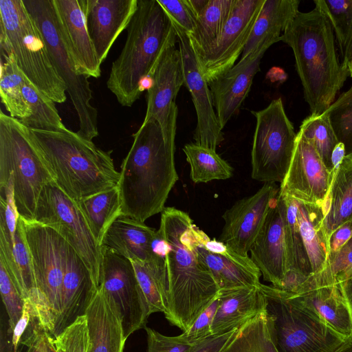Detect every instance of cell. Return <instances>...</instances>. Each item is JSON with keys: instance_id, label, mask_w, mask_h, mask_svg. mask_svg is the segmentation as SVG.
I'll return each mask as SVG.
<instances>
[{"instance_id": "obj_1", "label": "cell", "mask_w": 352, "mask_h": 352, "mask_svg": "<svg viewBox=\"0 0 352 352\" xmlns=\"http://www.w3.org/2000/svg\"><path fill=\"white\" fill-rule=\"evenodd\" d=\"M201 232L184 211L167 207L161 212L157 234L166 278L164 314L183 332L190 328L220 292L212 274L198 255Z\"/></svg>"}, {"instance_id": "obj_2", "label": "cell", "mask_w": 352, "mask_h": 352, "mask_svg": "<svg viewBox=\"0 0 352 352\" xmlns=\"http://www.w3.org/2000/svg\"><path fill=\"white\" fill-rule=\"evenodd\" d=\"M121 164L118 187L122 215L144 222L162 212L179 179L175 140L166 139L160 124L143 122Z\"/></svg>"}, {"instance_id": "obj_3", "label": "cell", "mask_w": 352, "mask_h": 352, "mask_svg": "<svg viewBox=\"0 0 352 352\" xmlns=\"http://www.w3.org/2000/svg\"><path fill=\"white\" fill-rule=\"evenodd\" d=\"M292 50L296 69L311 114H322L350 76L340 61L335 34L326 14L317 6L298 12L281 36Z\"/></svg>"}, {"instance_id": "obj_4", "label": "cell", "mask_w": 352, "mask_h": 352, "mask_svg": "<svg viewBox=\"0 0 352 352\" xmlns=\"http://www.w3.org/2000/svg\"><path fill=\"white\" fill-rule=\"evenodd\" d=\"M30 130L55 183L72 199L78 201L118 186L120 172L111 151L69 129Z\"/></svg>"}, {"instance_id": "obj_5", "label": "cell", "mask_w": 352, "mask_h": 352, "mask_svg": "<svg viewBox=\"0 0 352 352\" xmlns=\"http://www.w3.org/2000/svg\"><path fill=\"white\" fill-rule=\"evenodd\" d=\"M177 36L172 23L157 0H138L127 36L113 62L107 88L122 107H130L142 94L140 85L152 74L166 47Z\"/></svg>"}, {"instance_id": "obj_6", "label": "cell", "mask_w": 352, "mask_h": 352, "mask_svg": "<svg viewBox=\"0 0 352 352\" xmlns=\"http://www.w3.org/2000/svg\"><path fill=\"white\" fill-rule=\"evenodd\" d=\"M0 49L1 55H12L18 67L43 94L54 102L66 100L67 87L22 0H0Z\"/></svg>"}, {"instance_id": "obj_7", "label": "cell", "mask_w": 352, "mask_h": 352, "mask_svg": "<svg viewBox=\"0 0 352 352\" xmlns=\"http://www.w3.org/2000/svg\"><path fill=\"white\" fill-rule=\"evenodd\" d=\"M10 175L20 217L35 220L38 199L54 181L30 129L19 120L0 111V185Z\"/></svg>"}, {"instance_id": "obj_8", "label": "cell", "mask_w": 352, "mask_h": 352, "mask_svg": "<svg viewBox=\"0 0 352 352\" xmlns=\"http://www.w3.org/2000/svg\"><path fill=\"white\" fill-rule=\"evenodd\" d=\"M28 247L36 296L30 303L33 318L52 336L60 312L67 241L52 228L20 217ZM29 302V301H28Z\"/></svg>"}, {"instance_id": "obj_9", "label": "cell", "mask_w": 352, "mask_h": 352, "mask_svg": "<svg viewBox=\"0 0 352 352\" xmlns=\"http://www.w3.org/2000/svg\"><path fill=\"white\" fill-rule=\"evenodd\" d=\"M284 196L287 273L282 289L293 292L307 278L323 270L329 247L324 228V206Z\"/></svg>"}, {"instance_id": "obj_10", "label": "cell", "mask_w": 352, "mask_h": 352, "mask_svg": "<svg viewBox=\"0 0 352 352\" xmlns=\"http://www.w3.org/2000/svg\"><path fill=\"white\" fill-rule=\"evenodd\" d=\"M45 41L52 62L67 87L78 118L82 137L98 135V111L91 105L92 90L88 77L80 75L65 38L54 0H22Z\"/></svg>"}, {"instance_id": "obj_11", "label": "cell", "mask_w": 352, "mask_h": 352, "mask_svg": "<svg viewBox=\"0 0 352 352\" xmlns=\"http://www.w3.org/2000/svg\"><path fill=\"white\" fill-rule=\"evenodd\" d=\"M279 352H333L346 340L296 302L288 291L260 283Z\"/></svg>"}, {"instance_id": "obj_12", "label": "cell", "mask_w": 352, "mask_h": 352, "mask_svg": "<svg viewBox=\"0 0 352 352\" xmlns=\"http://www.w3.org/2000/svg\"><path fill=\"white\" fill-rule=\"evenodd\" d=\"M251 113L256 118L252 177L264 183L281 184L291 163L297 133L280 98L273 100L265 109Z\"/></svg>"}, {"instance_id": "obj_13", "label": "cell", "mask_w": 352, "mask_h": 352, "mask_svg": "<svg viewBox=\"0 0 352 352\" xmlns=\"http://www.w3.org/2000/svg\"><path fill=\"white\" fill-rule=\"evenodd\" d=\"M34 221L54 229L76 250L98 288L102 246L96 241L76 201L65 193L54 181L43 188L36 204Z\"/></svg>"}, {"instance_id": "obj_14", "label": "cell", "mask_w": 352, "mask_h": 352, "mask_svg": "<svg viewBox=\"0 0 352 352\" xmlns=\"http://www.w3.org/2000/svg\"><path fill=\"white\" fill-rule=\"evenodd\" d=\"M102 252L100 286L117 307L127 339L145 328L151 314L150 308L131 261L106 246H102Z\"/></svg>"}, {"instance_id": "obj_15", "label": "cell", "mask_w": 352, "mask_h": 352, "mask_svg": "<svg viewBox=\"0 0 352 352\" xmlns=\"http://www.w3.org/2000/svg\"><path fill=\"white\" fill-rule=\"evenodd\" d=\"M264 2L265 0H235L219 38L197 56L208 83L233 67L241 57Z\"/></svg>"}, {"instance_id": "obj_16", "label": "cell", "mask_w": 352, "mask_h": 352, "mask_svg": "<svg viewBox=\"0 0 352 352\" xmlns=\"http://www.w3.org/2000/svg\"><path fill=\"white\" fill-rule=\"evenodd\" d=\"M0 261L4 264L23 298L32 303L36 296V284L12 190L0 197Z\"/></svg>"}, {"instance_id": "obj_17", "label": "cell", "mask_w": 352, "mask_h": 352, "mask_svg": "<svg viewBox=\"0 0 352 352\" xmlns=\"http://www.w3.org/2000/svg\"><path fill=\"white\" fill-rule=\"evenodd\" d=\"M173 38L162 53L153 74V84L147 91V107L143 122L157 121L166 140H175L178 108L177 95L184 84L181 54Z\"/></svg>"}, {"instance_id": "obj_18", "label": "cell", "mask_w": 352, "mask_h": 352, "mask_svg": "<svg viewBox=\"0 0 352 352\" xmlns=\"http://www.w3.org/2000/svg\"><path fill=\"white\" fill-rule=\"evenodd\" d=\"M173 28L181 54L184 85L190 94L197 115V122L193 138L195 144L216 151L224 138L214 108L208 83L203 75L188 35L179 28Z\"/></svg>"}, {"instance_id": "obj_19", "label": "cell", "mask_w": 352, "mask_h": 352, "mask_svg": "<svg viewBox=\"0 0 352 352\" xmlns=\"http://www.w3.org/2000/svg\"><path fill=\"white\" fill-rule=\"evenodd\" d=\"M333 177L313 144L299 131L280 192L302 202L324 206Z\"/></svg>"}, {"instance_id": "obj_20", "label": "cell", "mask_w": 352, "mask_h": 352, "mask_svg": "<svg viewBox=\"0 0 352 352\" xmlns=\"http://www.w3.org/2000/svg\"><path fill=\"white\" fill-rule=\"evenodd\" d=\"M279 190L276 183H264L253 195L236 201L222 216L225 224L219 241L239 255L248 256Z\"/></svg>"}, {"instance_id": "obj_21", "label": "cell", "mask_w": 352, "mask_h": 352, "mask_svg": "<svg viewBox=\"0 0 352 352\" xmlns=\"http://www.w3.org/2000/svg\"><path fill=\"white\" fill-rule=\"evenodd\" d=\"M285 198L280 192L273 199L250 250V258L264 280L283 289L287 273L285 240Z\"/></svg>"}, {"instance_id": "obj_22", "label": "cell", "mask_w": 352, "mask_h": 352, "mask_svg": "<svg viewBox=\"0 0 352 352\" xmlns=\"http://www.w3.org/2000/svg\"><path fill=\"white\" fill-rule=\"evenodd\" d=\"M276 39L267 38L248 56L208 83L219 124L223 129L247 97L261 59Z\"/></svg>"}, {"instance_id": "obj_23", "label": "cell", "mask_w": 352, "mask_h": 352, "mask_svg": "<svg viewBox=\"0 0 352 352\" xmlns=\"http://www.w3.org/2000/svg\"><path fill=\"white\" fill-rule=\"evenodd\" d=\"M199 258L221 289L257 287L261 273L249 256H243L203 231L197 245Z\"/></svg>"}, {"instance_id": "obj_24", "label": "cell", "mask_w": 352, "mask_h": 352, "mask_svg": "<svg viewBox=\"0 0 352 352\" xmlns=\"http://www.w3.org/2000/svg\"><path fill=\"white\" fill-rule=\"evenodd\" d=\"M97 287L87 265L67 242L61 288L60 312L52 337L85 315Z\"/></svg>"}, {"instance_id": "obj_25", "label": "cell", "mask_w": 352, "mask_h": 352, "mask_svg": "<svg viewBox=\"0 0 352 352\" xmlns=\"http://www.w3.org/2000/svg\"><path fill=\"white\" fill-rule=\"evenodd\" d=\"M138 0H87L86 24L102 64L137 9Z\"/></svg>"}, {"instance_id": "obj_26", "label": "cell", "mask_w": 352, "mask_h": 352, "mask_svg": "<svg viewBox=\"0 0 352 352\" xmlns=\"http://www.w3.org/2000/svg\"><path fill=\"white\" fill-rule=\"evenodd\" d=\"M62 30L80 75L98 78L101 63L86 24L87 0H54Z\"/></svg>"}, {"instance_id": "obj_27", "label": "cell", "mask_w": 352, "mask_h": 352, "mask_svg": "<svg viewBox=\"0 0 352 352\" xmlns=\"http://www.w3.org/2000/svg\"><path fill=\"white\" fill-rule=\"evenodd\" d=\"M157 230L144 222L121 215L107 230L102 242L118 254L130 259L147 264L164 261L161 250H154Z\"/></svg>"}, {"instance_id": "obj_28", "label": "cell", "mask_w": 352, "mask_h": 352, "mask_svg": "<svg viewBox=\"0 0 352 352\" xmlns=\"http://www.w3.org/2000/svg\"><path fill=\"white\" fill-rule=\"evenodd\" d=\"M291 298L338 333L352 336L350 311L339 284L300 286L289 292Z\"/></svg>"}, {"instance_id": "obj_29", "label": "cell", "mask_w": 352, "mask_h": 352, "mask_svg": "<svg viewBox=\"0 0 352 352\" xmlns=\"http://www.w3.org/2000/svg\"><path fill=\"white\" fill-rule=\"evenodd\" d=\"M85 315L89 335V352H123L124 337L120 312L99 286Z\"/></svg>"}, {"instance_id": "obj_30", "label": "cell", "mask_w": 352, "mask_h": 352, "mask_svg": "<svg viewBox=\"0 0 352 352\" xmlns=\"http://www.w3.org/2000/svg\"><path fill=\"white\" fill-rule=\"evenodd\" d=\"M265 309L266 300L259 285L221 289L212 336L237 329Z\"/></svg>"}, {"instance_id": "obj_31", "label": "cell", "mask_w": 352, "mask_h": 352, "mask_svg": "<svg viewBox=\"0 0 352 352\" xmlns=\"http://www.w3.org/2000/svg\"><path fill=\"white\" fill-rule=\"evenodd\" d=\"M299 0H265L248 41L239 58L254 52L267 38L281 41V36L299 12Z\"/></svg>"}, {"instance_id": "obj_32", "label": "cell", "mask_w": 352, "mask_h": 352, "mask_svg": "<svg viewBox=\"0 0 352 352\" xmlns=\"http://www.w3.org/2000/svg\"><path fill=\"white\" fill-rule=\"evenodd\" d=\"M324 208V228L329 241L340 226L352 219V153L345 155L333 175Z\"/></svg>"}, {"instance_id": "obj_33", "label": "cell", "mask_w": 352, "mask_h": 352, "mask_svg": "<svg viewBox=\"0 0 352 352\" xmlns=\"http://www.w3.org/2000/svg\"><path fill=\"white\" fill-rule=\"evenodd\" d=\"M76 202L96 241L101 245L109 228L117 218L122 215L118 186L80 199Z\"/></svg>"}, {"instance_id": "obj_34", "label": "cell", "mask_w": 352, "mask_h": 352, "mask_svg": "<svg viewBox=\"0 0 352 352\" xmlns=\"http://www.w3.org/2000/svg\"><path fill=\"white\" fill-rule=\"evenodd\" d=\"M223 352H279L273 319L267 311L239 327Z\"/></svg>"}, {"instance_id": "obj_35", "label": "cell", "mask_w": 352, "mask_h": 352, "mask_svg": "<svg viewBox=\"0 0 352 352\" xmlns=\"http://www.w3.org/2000/svg\"><path fill=\"white\" fill-rule=\"evenodd\" d=\"M235 0H208L197 17L192 33L188 35L191 45L199 56L220 36L228 20Z\"/></svg>"}, {"instance_id": "obj_36", "label": "cell", "mask_w": 352, "mask_h": 352, "mask_svg": "<svg viewBox=\"0 0 352 352\" xmlns=\"http://www.w3.org/2000/svg\"><path fill=\"white\" fill-rule=\"evenodd\" d=\"M0 75V96L9 116L19 120L31 116V109L23 94V86L25 76L18 67L12 55H1Z\"/></svg>"}, {"instance_id": "obj_37", "label": "cell", "mask_w": 352, "mask_h": 352, "mask_svg": "<svg viewBox=\"0 0 352 352\" xmlns=\"http://www.w3.org/2000/svg\"><path fill=\"white\" fill-rule=\"evenodd\" d=\"M183 151L190 165L193 182L207 183L227 179L232 176V167L215 150L190 143L184 146Z\"/></svg>"}, {"instance_id": "obj_38", "label": "cell", "mask_w": 352, "mask_h": 352, "mask_svg": "<svg viewBox=\"0 0 352 352\" xmlns=\"http://www.w3.org/2000/svg\"><path fill=\"white\" fill-rule=\"evenodd\" d=\"M23 94L32 111L30 116L19 120L24 126L30 129L53 132L67 129L62 122L54 102L38 90L27 77Z\"/></svg>"}, {"instance_id": "obj_39", "label": "cell", "mask_w": 352, "mask_h": 352, "mask_svg": "<svg viewBox=\"0 0 352 352\" xmlns=\"http://www.w3.org/2000/svg\"><path fill=\"white\" fill-rule=\"evenodd\" d=\"M329 18L342 64L348 67L352 60V0H314Z\"/></svg>"}, {"instance_id": "obj_40", "label": "cell", "mask_w": 352, "mask_h": 352, "mask_svg": "<svg viewBox=\"0 0 352 352\" xmlns=\"http://www.w3.org/2000/svg\"><path fill=\"white\" fill-rule=\"evenodd\" d=\"M151 314L164 313L166 308V278L164 265H152L131 260Z\"/></svg>"}, {"instance_id": "obj_41", "label": "cell", "mask_w": 352, "mask_h": 352, "mask_svg": "<svg viewBox=\"0 0 352 352\" xmlns=\"http://www.w3.org/2000/svg\"><path fill=\"white\" fill-rule=\"evenodd\" d=\"M351 277L352 236L338 251L329 254L322 271L309 277L296 288L300 286L338 285Z\"/></svg>"}, {"instance_id": "obj_42", "label": "cell", "mask_w": 352, "mask_h": 352, "mask_svg": "<svg viewBox=\"0 0 352 352\" xmlns=\"http://www.w3.org/2000/svg\"><path fill=\"white\" fill-rule=\"evenodd\" d=\"M299 131L313 144L326 167L332 173L331 153L339 142L327 118L323 113L310 114L303 120Z\"/></svg>"}, {"instance_id": "obj_43", "label": "cell", "mask_w": 352, "mask_h": 352, "mask_svg": "<svg viewBox=\"0 0 352 352\" xmlns=\"http://www.w3.org/2000/svg\"><path fill=\"white\" fill-rule=\"evenodd\" d=\"M339 142L344 144L346 155L352 153V85L323 113Z\"/></svg>"}, {"instance_id": "obj_44", "label": "cell", "mask_w": 352, "mask_h": 352, "mask_svg": "<svg viewBox=\"0 0 352 352\" xmlns=\"http://www.w3.org/2000/svg\"><path fill=\"white\" fill-rule=\"evenodd\" d=\"M56 352H89V335L86 315L78 317L54 338Z\"/></svg>"}, {"instance_id": "obj_45", "label": "cell", "mask_w": 352, "mask_h": 352, "mask_svg": "<svg viewBox=\"0 0 352 352\" xmlns=\"http://www.w3.org/2000/svg\"><path fill=\"white\" fill-rule=\"evenodd\" d=\"M0 292L8 316L9 332L12 333L22 315L25 300L19 292L1 261H0Z\"/></svg>"}, {"instance_id": "obj_46", "label": "cell", "mask_w": 352, "mask_h": 352, "mask_svg": "<svg viewBox=\"0 0 352 352\" xmlns=\"http://www.w3.org/2000/svg\"><path fill=\"white\" fill-rule=\"evenodd\" d=\"M170 19L173 26L184 31L188 35L195 30L197 16L188 0H157Z\"/></svg>"}, {"instance_id": "obj_47", "label": "cell", "mask_w": 352, "mask_h": 352, "mask_svg": "<svg viewBox=\"0 0 352 352\" xmlns=\"http://www.w3.org/2000/svg\"><path fill=\"white\" fill-rule=\"evenodd\" d=\"M147 338V352H190L194 344L180 334L165 336L155 329L145 327Z\"/></svg>"}, {"instance_id": "obj_48", "label": "cell", "mask_w": 352, "mask_h": 352, "mask_svg": "<svg viewBox=\"0 0 352 352\" xmlns=\"http://www.w3.org/2000/svg\"><path fill=\"white\" fill-rule=\"evenodd\" d=\"M20 344L27 346L25 352H56L54 338L32 318Z\"/></svg>"}, {"instance_id": "obj_49", "label": "cell", "mask_w": 352, "mask_h": 352, "mask_svg": "<svg viewBox=\"0 0 352 352\" xmlns=\"http://www.w3.org/2000/svg\"><path fill=\"white\" fill-rule=\"evenodd\" d=\"M219 304V296L212 304L197 318L190 328L183 332V336L192 344L212 336V320Z\"/></svg>"}, {"instance_id": "obj_50", "label": "cell", "mask_w": 352, "mask_h": 352, "mask_svg": "<svg viewBox=\"0 0 352 352\" xmlns=\"http://www.w3.org/2000/svg\"><path fill=\"white\" fill-rule=\"evenodd\" d=\"M237 329L200 340L194 344L190 352H223L234 338Z\"/></svg>"}, {"instance_id": "obj_51", "label": "cell", "mask_w": 352, "mask_h": 352, "mask_svg": "<svg viewBox=\"0 0 352 352\" xmlns=\"http://www.w3.org/2000/svg\"><path fill=\"white\" fill-rule=\"evenodd\" d=\"M32 320V314L30 305L28 300H25L22 315L11 333L10 340L15 351H18L21 338L28 329Z\"/></svg>"}, {"instance_id": "obj_52", "label": "cell", "mask_w": 352, "mask_h": 352, "mask_svg": "<svg viewBox=\"0 0 352 352\" xmlns=\"http://www.w3.org/2000/svg\"><path fill=\"white\" fill-rule=\"evenodd\" d=\"M352 236V219L340 226L328 241L329 254L338 251Z\"/></svg>"}, {"instance_id": "obj_53", "label": "cell", "mask_w": 352, "mask_h": 352, "mask_svg": "<svg viewBox=\"0 0 352 352\" xmlns=\"http://www.w3.org/2000/svg\"><path fill=\"white\" fill-rule=\"evenodd\" d=\"M345 155L344 146L342 143L339 142L334 147L331 157L333 175L336 173Z\"/></svg>"}, {"instance_id": "obj_54", "label": "cell", "mask_w": 352, "mask_h": 352, "mask_svg": "<svg viewBox=\"0 0 352 352\" xmlns=\"http://www.w3.org/2000/svg\"><path fill=\"white\" fill-rule=\"evenodd\" d=\"M339 286L348 305L352 320V277L339 283Z\"/></svg>"}, {"instance_id": "obj_55", "label": "cell", "mask_w": 352, "mask_h": 352, "mask_svg": "<svg viewBox=\"0 0 352 352\" xmlns=\"http://www.w3.org/2000/svg\"><path fill=\"white\" fill-rule=\"evenodd\" d=\"M208 0H188V2L197 17L201 14Z\"/></svg>"}, {"instance_id": "obj_56", "label": "cell", "mask_w": 352, "mask_h": 352, "mask_svg": "<svg viewBox=\"0 0 352 352\" xmlns=\"http://www.w3.org/2000/svg\"><path fill=\"white\" fill-rule=\"evenodd\" d=\"M333 352H352V336L348 337L345 342Z\"/></svg>"}, {"instance_id": "obj_57", "label": "cell", "mask_w": 352, "mask_h": 352, "mask_svg": "<svg viewBox=\"0 0 352 352\" xmlns=\"http://www.w3.org/2000/svg\"><path fill=\"white\" fill-rule=\"evenodd\" d=\"M1 352H19V351H15L14 350L11 340H7L6 338L3 340L1 338Z\"/></svg>"}, {"instance_id": "obj_58", "label": "cell", "mask_w": 352, "mask_h": 352, "mask_svg": "<svg viewBox=\"0 0 352 352\" xmlns=\"http://www.w3.org/2000/svg\"><path fill=\"white\" fill-rule=\"evenodd\" d=\"M348 68H349V71L350 76L352 78V60H351V63L349 64V65H348Z\"/></svg>"}]
</instances>
